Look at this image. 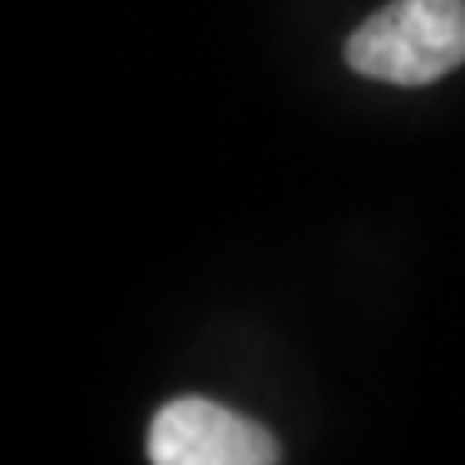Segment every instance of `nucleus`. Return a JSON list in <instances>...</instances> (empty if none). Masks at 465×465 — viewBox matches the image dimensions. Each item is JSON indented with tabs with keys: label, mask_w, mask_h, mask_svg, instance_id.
<instances>
[{
	"label": "nucleus",
	"mask_w": 465,
	"mask_h": 465,
	"mask_svg": "<svg viewBox=\"0 0 465 465\" xmlns=\"http://www.w3.org/2000/svg\"><path fill=\"white\" fill-rule=\"evenodd\" d=\"M345 63L388 85L446 78L465 63V0H391L349 35Z\"/></svg>",
	"instance_id": "1"
},
{
	"label": "nucleus",
	"mask_w": 465,
	"mask_h": 465,
	"mask_svg": "<svg viewBox=\"0 0 465 465\" xmlns=\"http://www.w3.org/2000/svg\"><path fill=\"white\" fill-rule=\"evenodd\" d=\"M148 458L155 465H272L280 461V442L249 415L183 396L155 411Z\"/></svg>",
	"instance_id": "2"
}]
</instances>
